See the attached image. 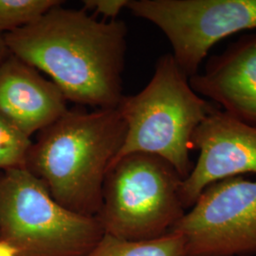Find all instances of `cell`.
<instances>
[{
  "label": "cell",
  "instance_id": "obj_10",
  "mask_svg": "<svg viewBox=\"0 0 256 256\" xmlns=\"http://www.w3.org/2000/svg\"><path fill=\"white\" fill-rule=\"evenodd\" d=\"M64 93L39 70L12 54L0 66V113L28 137L68 111Z\"/></svg>",
  "mask_w": 256,
  "mask_h": 256
},
{
  "label": "cell",
  "instance_id": "obj_5",
  "mask_svg": "<svg viewBox=\"0 0 256 256\" xmlns=\"http://www.w3.org/2000/svg\"><path fill=\"white\" fill-rule=\"evenodd\" d=\"M183 178L158 156L134 153L110 165L96 216L104 234L148 240L170 232L185 214Z\"/></svg>",
  "mask_w": 256,
  "mask_h": 256
},
{
  "label": "cell",
  "instance_id": "obj_8",
  "mask_svg": "<svg viewBox=\"0 0 256 256\" xmlns=\"http://www.w3.org/2000/svg\"><path fill=\"white\" fill-rule=\"evenodd\" d=\"M192 150L198 162L183 180L182 200L192 207L202 191L212 183L243 174H256V126L214 108L196 128Z\"/></svg>",
  "mask_w": 256,
  "mask_h": 256
},
{
  "label": "cell",
  "instance_id": "obj_16",
  "mask_svg": "<svg viewBox=\"0 0 256 256\" xmlns=\"http://www.w3.org/2000/svg\"><path fill=\"white\" fill-rule=\"evenodd\" d=\"M10 55V52L9 48L5 42L4 34H0V66L9 57Z\"/></svg>",
  "mask_w": 256,
  "mask_h": 256
},
{
  "label": "cell",
  "instance_id": "obj_3",
  "mask_svg": "<svg viewBox=\"0 0 256 256\" xmlns=\"http://www.w3.org/2000/svg\"><path fill=\"white\" fill-rule=\"evenodd\" d=\"M214 108L192 90L173 55L160 56L146 86L136 95H124L118 106L126 133L111 164L129 154H152L185 180L194 164L190 158L194 133Z\"/></svg>",
  "mask_w": 256,
  "mask_h": 256
},
{
  "label": "cell",
  "instance_id": "obj_4",
  "mask_svg": "<svg viewBox=\"0 0 256 256\" xmlns=\"http://www.w3.org/2000/svg\"><path fill=\"white\" fill-rule=\"evenodd\" d=\"M104 234L96 216L66 209L26 168L0 172V239L18 256H84Z\"/></svg>",
  "mask_w": 256,
  "mask_h": 256
},
{
  "label": "cell",
  "instance_id": "obj_6",
  "mask_svg": "<svg viewBox=\"0 0 256 256\" xmlns=\"http://www.w3.org/2000/svg\"><path fill=\"white\" fill-rule=\"evenodd\" d=\"M128 8L162 30L189 78L220 40L256 28V0H129Z\"/></svg>",
  "mask_w": 256,
  "mask_h": 256
},
{
  "label": "cell",
  "instance_id": "obj_11",
  "mask_svg": "<svg viewBox=\"0 0 256 256\" xmlns=\"http://www.w3.org/2000/svg\"><path fill=\"white\" fill-rule=\"evenodd\" d=\"M84 256H185L182 236L170 232L148 240H124L104 234Z\"/></svg>",
  "mask_w": 256,
  "mask_h": 256
},
{
  "label": "cell",
  "instance_id": "obj_9",
  "mask_svg": "<svg viewBox=\"0 0 256 256\" xmlns=\"http://www.w3.org/2000/svg\"><path fill=\"white\" fill-rule=\"evenodd\" d=\"M194 92L232 116L256 126V34L238 38L210 56L204 72L189 78Z\"/></svg>",
  "mask_w": 256,
  "mask_h": 256
},
{
  "label": "cell",
  "instance_id": "obj_15",
  "mask_svg": "<svg viewBox=\"0 0 256 256\" xmlns=\"http://www.w3.org/2000/svg\"><path fill=\"white\" fill-rule=\"evenodd\" d=\"M0 256H18V250L9 242L0 239Z\"/></svg>",
  "mask_w": 256,
  "mask_h": 256
},
{
  "label": "cell",
  "instance_id": "obj_7",
  "mask_svg": "<svg viewBox=\"0 0 256 256\" xmlns=\"http://www.w3.org/2000/svg\"><path fill=\"white\" fill-rule=\"evenodd\" d=\"M171 232L185 256L256 254V182L232 176L205 188Z\"/></svg>",
  "mask_w": 256,
  "mask_h": 256
},
{
  "label": "cell",
  "instance_id": "obj_12",
  "mask_svg": "<svg viewBox=\"0 0 256 256\" xmlns=\"http://www.w3.org/2000/svg\"><path fill=\"white\" fill-rule=\"evenodd\" d=\"M62 3L59 0H0V34L26 26Z\"/></svg>",
  "mask_w": 256,
  "mask_h": 256
},
{
  "label": "cell",
  "instance_id": "obj_13",
  "mask_svg": "<svg viewBox=\"0 0 256 256\" xmlns=\"http://www.w3.org/2000/svg\"><path fill=\"white\" fill-rule=\"evenodd\" d=\"M32 144L30 138L0 113V172L25 168Z\"/></svg>",
  "mask_w": 256,
  "mask_h": 256
},
{
  "label": "cell",
  "instance_id": "obj_2",
  "mask_svg": "<svg viewBox=\"0 0 256 256\" xmlns=\"http://www.w3.org/2000/svg\"><path fill=\"white\" fill-rule=\"evenodd\" d=\"M126 126L119 108L68 110L38 132L26 169L66 209L88 216L101 210L110 166L124 144Z\"/></svg>",
  "mask_w": 256,
  "mask_h": 256
},
{
  "label": "cell",
  "instance_id": "obj_14",
  "mask_svg": "<svg viewBox=\"0 0 256 256\" xmlns=\"http://www.w3.org/2000/svg\"><path fill=\"white\" fill-rule=\"evenodd\" d=\"M129 0H84V10H90L95 14L102 16L104 18L115 20L122 10L128 8Z\"/></svg>",
  "mask_w": 256,
  "mask_h": 256
},
{
  "label": "cell",
  "instance_id": "obj_1",
  "mask_svg": "<svg viewBox=\"0 0 256 256\" xmlns=\"http://www.w3.org/2000/svg\"><path fill=\"white\" fill-rule=\"evenodd\" d=\"M126 34L122 20L60 4L4 38L10 54L48 75L68 101L106 110L124 97Z\"/></svg>",
  "mask_w": 256,
  "mask_h": 256
}]
</instances>
